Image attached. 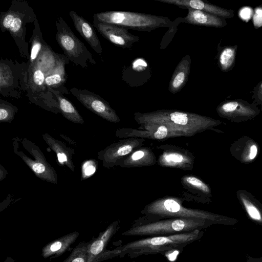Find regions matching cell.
I'll return each instance as SVG.
<instances>
[{"label":"cell","mask_w":262,"mask_h":262,"mask_svg":"<svg viewBox=\"0 0 262 262\" xmlns=\"http://www.w3.org/2000/svg\"><path fill=\"white\" fill-rule=\"evenodd\" d=\"M59 55L46 43L35 62L30 66H27L26 92L28 99L55 114L60 113L59 105L55 97L46 89L45 81L48 73L56 65Z\"/></svg>","instance_id":"cell-1"},{"label":"cell","mask_w":262,"mask_h":262,"mask_svg":"<svg viewBox=\"0 0 262 262\" xmlns=\"http://www.w3.org/2000/svg\"><path fill=\"white\" fill-rule=\"evenodd\" d=\"M134 118L141 126L165 125L191 136L215 124V120L194 113L176 110H161L134 114Z\"/></svg>","instance_id":"cell-2"},{"label":"cell","mask_w":262,"mask_h":262,"mask_svg":"<svg viewBox=\"0 0 262 262\" xmlns=\"http://www.w3.org/2000/svg\"><path fill=\"white\" fill-rule=\"evenodd\" d=\"M200 229L168 236H155L140 239L118 247L119 256L135 257L142 255L156 254L181 249L198 239Z\"/></svg>","instance_id":"cell-3"},{"label":"cell","mask_w":262,"mask_h":262,"mask_svg":"<svg viewBox=\"0 0 262 262\" xmlns=\"http://www.w3.org/2000/svg\"><path fill=\"white\" fill-rule=\"evenodd\" d=\"M37 16L33 8L25 0H13L9 9L0 14V27L13 38L21 57L29 60V43L26 41V26L34 23Z\"/></svg>","instance_id":"cell-4"},{"label":"cell","mask_w":262,"mask_h":262,"mask_svg":"<svg viewBox=\"0 0 262 262\" xmlns=\"http://www.w3.org/2000/svg\"><path fill=\"white\" fill-rule=\"evenodd\" d=\"M93 20L132 29L149 32L173 25L167 17L138 12L111 11L95 13Z\"/></svg>","instance_id":"cell-5"},{"label":"cell","mask_w":262,"mask_h":262,"mask_svg":"<svg viewBox=\"0 0 262 262\" xmlns=\"http://www.w3.org/2000/svg\"><path fill=\"white\" fill-rule=\"evenodd\" d=\"M204 221L170 218L135 226L122 234L125 236H168L200 229L204 225Z\"/></svg>","instance_id":"cell-6"},{"label":"cell","mask_w":262,"mask_h":262,"mask_svg":"<svg viewBox=\"0 0 262 262\" xmlns=\"http://www.w3.org/2000/svg\"><path fill=\"white\" fill-rule=\"evenodd\" d=\"M14 139L13 151L38 178L48 182L57 184V174L47 162L40 148L26 138Z\"/></svg>","instance_id":"cell-7"},{"label":"cell","mask_w":262,"mask_h":262,"mask_svg":"<svg viewBox=\"0 0 262 262\" xmlns=\"http://www.w3.org/2000/svg\"><path fill=\"white\" fill-rule=\"evenodd\" d=\"M55 24L57 30L56 40L70 61L83 68H88V63H96L91 52L62 17H57Z\"/></svg>","instance_id":"cell-8"},{"label":"cell","mask_w":262,"mask_h":262,"mask_svg":"<svg viewBox=\"0 0 262 262\" xmlns=\"http://www.w3.org/2000/svg\"><path fill=\"white\" fill-rule=\"evenodd\" d=\"M146 214L161 217L187 219L205 221L211 215L203 211L184 207L173 198L157 200L145 208Z\"/></svg>","instance_id":"cell-9"},{"label":"cell","mask_w":262,"mask_h":262,"mask_svg":"<svg viewBox=\"0 0 262 262\" xmlns=\"http://www.w3.org/2000/svg\"><path fill=\"white\" fill-rule=\"evenodd\" d=\"M70 92L86 108L104 119L118 123L120 119L108 102L99 95L88 90L76 88L70 89Z\"/></svg>","instance_id":"cell-10"},{"label":"cell","mask_w":262,"mask_h":262,"mask_svg":"<svg viewBox=\"0 0 262 262\" xmlns=\"http://www.w3.org/2000/svg\"><path fill=\"white\" fill-rule=\"evenodd\" d=\"M19 68L16 61L3 59L0 61V93L5 96L15 98L20 97Z\"/></svg>","instance_id":"cell-11"},{"label":"cell","mask_w":262,"mask_h":262,"mask_svg":"<svg viewBox=\"0 0 262 262\" xmlns=\"http://www.w3.org/2000/svg\"><path fill=\"white\" fill-rule=\"evenodd\" d=\"M93 26L107 40L123 49L130 48L140 40L138 36L130 33L128 29L122 27L95 20H93Z\"/></svg>","instance_id":"cell-12"},{"label":"cell","mask_w":262,"mask_h":262,"mask_svg":"<svg viewBox=\"0 0 262 262\" xmlns=\"http://www.w3.org/2000/svg\"><path fill=\"white\" fill-rule=\"evenodd\" d=\"M140 140L134 139L119 141L98 152V158L104 167L117 165L125 156L130 154L134 148L141 144Z\"/></svg>","instance_id":"cell-13"},{"label":"cell","mask_w":262,"mask_h":262,"mask_svg":"<svg viewBox=\"0 0 262 262\" xmlns=\"http://www.w3.org/2000/svg\"><path fill=\"white\" fill-rule=\"evenodd\" d=\"M143 129H119L116 136L119 137H143L157 140L185 136L181 132L165 125L141 126Z\"/></svg>","instance_id":"cell-14"},{"label":"cell","mask_w":262,"mask_h":262,"mask_svg":"<svg viewBox=\"0 0 262 262\" xmlns=\"http://www.w3.org/2000/svg\"><path fill=\"white\" fill-rule=\"evenodd\" d=\"M69 62L64 54H60L56 65L46 77L45 85L48 91L51 89L62 94H69L70 91L65 86L67 78L66 66Z\"/></svg>","instance_id":"cell-15"},{"label":"cell","mask_w":262,"mask_h":262,"mask_svg":"<svg viewBox=\"0 0 262 262\" xmlns=\"http://www.w3.org/2000/svg\"><path fill=\"white\" fill-rule=\"evenodd\" d=\"M69 15L76 30L97 54L101 55L102 48L93 26L74 10L70 11Z\"/></svg>","instance_id":"cell-16"},{"label":"cell","mask_w":262,"mask_h":262,"mask_svg":"<svg viewBox=\"0 0 262 262\" xmlns=\"http://www.w3.org/2000/svg\"><path fill=\"white\" fill-rule=\"evenodd\" d=\"M157 1L172 4L181 8H191L201 10L222 17L229 18L233 16V11L228 10L213 5L206 3L201 0H156Z\"/></svg>","instance_id":"cell-17"},{"label":"cell","mask_w":262,"mask_h":262,"mask_svg":"<svg viewBox=\"0 0 262 262\" xmlns=\"http://www.w3.org/2000/svg\"><path fill=\"white\" fill-rule=\"evenodd\" d=\"M79 235L78 232H71L49 243L42 248L41 256L47 258H56L61 255L70 249Z\"/></svg>","instance_id":"cell-18"},{"label":"cell","mask_w":262,"mask_h":262,"mask_svg":"<svg viewBox=\"0 0 262 262\" xmlns=\"http://www.w3.org/2000/svg\"><path fill=\"white\" fill-rule=\"evenodd\" d=\"M187 9L188 13L182 18L183 22L193 25L216 28L223 27L226 25L224 18L205 11L191 8Z\"/></svg>","instance_id":"cell-19"},{"label":"cell","mask_w":262,"mask_h":262,"mask_svg":"<svg viewBox=\"0 0 262 262\" xmlns=\"http://www.w3.org/2000/svg\"><path fill=\"white\" fill-rule=\"evenodd\" d=\"M45 142L56 154L58 161L61 165H65L72 171L75 166L72 161L73 156L75 154L73 149L68 147L63 142L57 140L48 133L42 135Z\"/></svg>","instance_id":"cell-20"},{"label":"cell","mask_w":262,"mask_h":262,"mask_svg":"<svg viewBox=\"0 0 262 262\" xmlns=\"http://www.w3.org/2000/svg\"><path fill=\"white\" fill-rule=\"evenodd\" d=\"M191 58L186 55L179 62L171 76L168 90L172 94L180 91L187 82L190 71Z\"/></svg>","instance_id":"cell-21"},{"label":"cell","mask_w":262,"mask_h":262,"mask_svg":"<svg viewBox=\"0 0 262 262\" xmlns=\"http://www.w3.org/2000/svg\"><path fill=\"white\" fill-rule=\"evenodd\" d=\"M158 162L162 166L190 169L192 167L193 162L186 154L170 150L163 152L160 157Z\"/></svg>","instance_id":"cell-22"},{"label":"cell","mask_w":262,"mask_h":262,"mask_svg":"<svg viewBox=\"0 0 262 262\" xmlns=\"http://www.w3.org/2000/svg\"><path fill=\"white\" fill-rule=\"evenodd\" d=\"M118 221L113 222L97 238L88 242V250L92 256H98L105 251L108 243L118 229Z\"/></svg>","instance_id":"cell-23"},{"label":"cell","mask_w":262,"mask_h":262,"mask_svg":"<svg viewBox=\"0 0 262 262\" xmlns=\"http://www.w3.org/2000/svg\"><path fill=\"white\" fill-rule=\"evenodd\" d=\"M217 112L219 114L225 116H249L255 113L246 102L240 100L224 102L219 106Z\"/></svg>","instance_id":"cell-24"},{"label":"cell","mask_w":262,"mask_h":262,"mask_svg":"<svg viewBox=\"0 0 262 262\" xmlns=\"http://www.w3.org/2000/svg\"><path fill=\"white\" fill-rule=\"evenodd\" d=\"M156 158L154 153L148 149L137 150L125 159L120 161L117 165L121 167H134L154 164Z\"/></svg>","instance_id":"cell-25"},{"label":"cell","mask_w":262,"mask_h":262,"mask_svg":"<svg viewBox=\"0 0 262 262\" xmlns=\"http://www.w3.org/2000/svg\"><path fill=\"white\" fill-rule=\"evenodd\" d=\"M55 97L58 102L60 113L68 120L74 123L84 124V121L82 117L72 103L68 100L62 94L52 89H48Z\"/></svg>","instance_id":"cell-26"},{"label":"cell","mask_w":262,"mask_h":262,"mask_svg":"<svg viewBox=\"0 0 262 262\" xmlns=\"http://www.w3.org/2000/svg\"><path fill=\"white\" fill-rule=\"evenodd\" d=\"M29 42L30 43V57L28 62H26L28 67L35 62L46 43L43 39L37 18L34 22L33 34Z\"/></svg>","instance_id":"cell-27"},{"label":"cell","mask_w":262,"mask_h":262,"mask_svg":"<svg viewBox=\"0 0 262 262\" xmlns=\"http://www.w3.org/2000/svg\"><path fill=\"white\" fill-rule=\"evenodd\" d=\"M62 262H97L96 256H92L88 250V242H81L73 250Z\"/></svg>","instance_id":"cell-28"},{"label":"cell","mask_w":262,"mask_h":262,"mask_svg":"<svg viewBox=\"0 0 262 262\" xmlns=\"http://www.w3.org/2000/svg\"><path fill=\"white\" fill-rule=\"evenodd\" d=\"M236 46L224 48L219 56V64L223 71L230 70L233 66L236 51Z\"/></svg>","instance_id":"cell-29"},{"label":"cell","mask_w":262,"mask_h":262,"mask_svg":"<svg viewBox=\"0 0 262 262\" xmlns=\"http://www.w3.org/2000/svg\"><path fill=\"white\" fill-rule=\"evenodd\" d=\"M17 111V107L13 104L0 99V122H11Z\"/></svg>","instance_id":"cell-30"},{"label":"cell","mask_w":262,"mask_h":262,"mask_svg":"<svg viewBox=\"0 0 262 262\" xmlns=\"http://www.w3.org/2000/svg\"><path fill=\"white\" fill-rule=\"evenodd\" d=\"M97 167L98 163L95 159H90L84 161L81 165V180L87 179L93 175Z\"/></svg>","instance_id":"cell-31"},{"label":"cell","mask_w":262,"mask_h":262,"mask_svg":"<svg viewBox=\"0 0 262 262\" xmlns=\"http://www.w3.org/2000/svg\"><path fill=\"white\" fill-rule=\"evenodd\" d=\"M183 181L188 185L198 189L203 192L205 193L210 192V189L208 186L196 177L193 176H185L183 178Z\"/></svg>","instance_id":"cell-32"},{"label":"cell","mask_w":262,"mask_h":262,"mask_svg":"<svg viewBox=\"0 0 262 262\" xmlns=\"http://www.w3.org/2000/svg\"><path fill=\"white\" fill-rule=\"evenodd\" d=\"M245 206L249 215L255 220H260V215L258 210L252 205L245 203Z\"/></svg>","instance_id":"cell-33"},{"label":"cell","mask_w":262,"mask_h":262,"mask_svg":"<svg viewBox=\"0 0 262 262\" xmlns=\"http://www.w3.org/2000/svg\"><path fill=\"white\" fill-rule=\"evenodd\" d=\"M251 14V9L248 8H246L243 9L242 10H241L240 13L241 17H242L244 19L249 18V17H250Z\"/></svg>","instance_id":"cell-34"},{"label":"cell","mask_w":262,"mask_h":262,"mask_svg":"<svg viewBox=\"0 0 262 262\" xmlns=\"http://www.w3.org/2000/svg\"><path fill=\"white\" fill-rule=\"evenodd\" d=\"M257 147L255 145H252L250 147L249 159L250 160L254 159L257 155Z\"/></svg>","instance_id":"cell-35"},{"label":"cell","mask_w":262,"mask_h":262,"mask_svg":"<svg viewBox=\"0 0 262 262\" xmlns=\"http://www.w3.org/2000/svg\"><path fill=\"white\" fill-rule=\"evenodd\" d=\"M7 174L8 171L1 164H0V181L4 180Z\"/></svg>","instance_id":"cell-36"},{"label":"cell","mask_w":262,"mask_h":262,"mask_svg":"<svg viewBox=\"0 0 262 262\" xmlns=\"http://www.w3.org/2000/svg\"><path fill=\"white\" fill-rule=\"evenodd\" d=\"M4 262H16L14 261V260L10 257H8L4 261Z\"/></svg>","instance_id":"cell-37"},{"label":"cell","mask_w":262,"mask_h":262,"mask_svg":"<svg viewBox=\"0 0 262 262\" xmlns=\"http://www.w3.org/2000/svg\"><path fill=\"white\" fill-rule=\"evenodd\" d=\"M260 88L261 89H262V83H261V84L260 85Z\"/></svg>","instance_id":"cell-38"},{"label":"cell","mask_w":262,"mask_h":262,"mask_svg":"<svg viewBox=\"0 0 262 262\" xmlns=\"http://www.w3.org/2000/svg\"><path fill=\"white\" fill-rule=\"evenodd\" d=\"M132 262H137V261H132Z\"/></svg>","instance_id":"cell-39"}]
</instances>
